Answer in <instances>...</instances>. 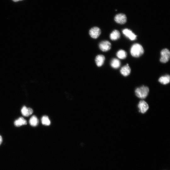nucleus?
<instances>
[{
  "mask_svg": "<svg viewBox=\"0 0 170 170\" xmlns=\"http://www.w3.org/2000/svg\"><path fill=\"white\" fill-rule=\"evenodd\" d=\"M101 31L100 29L96 26L91 28L89 31V34L91 37L93 38H97L100 35Z\"/></svg>",
  "mask_w": 170,
  "mask_h": 170,
  "instance_id": "6",
  "label": "nucleus"
},
{
  "mask_svg": "<svg viewBox=\"0 0 170 170\" xmlns=\"http://www.w3.org/2000/svg\"><path fill=\"white\" fill-rule=\"evenodd\" d=\"M111 47V43L109 41L107 40L102 41L99 44V48L103 52H106L110 50Z\"/></svg>",
  "mask_w": 170,
  "mask_h": 170,
  "instance_id": "5",
  "label": "nucleus"
},
{
  "mask_svg": "<svg viewBox=\"0 0 170 170\" xmlns=\"http://www.w3.org/2000/svg\"><path fill=\"white\" fill-rule=\"evenodd\" d=\"M122 32L126 37L131 40H134L136 38L137 36L129 29L128 28L124 29L122 30Z\"/></svg>",
  "mask_w": 170,
  "mask_h": 170,
  "instance_id": "7",
  "label": "nucleus"
},
{
  "mask_svg": "<svg viewBox=\"0 0 170 170\" xmlns=\"http://www.w3.org/2000/svg\"><path fill=\"white\" fill-rule=\"evenodd\" d=\"M115 21L117 23L124 24L127 21L126 15L123 13H119L116 14L114 18Z\"/></svg>",
  "mask_w": 170,
  "mask_h": 170,
  "instance_id": "4",
  "label": "nucleus"
},
{
  "mask_svg": "<svg viewBox=\"0 0 170 170\" xmlns=\"http://www.w3.org/2000/svg\"><path fill=\"white\" fill-rule=\"evenodd\" d=\"M121 36L120 32L117 30H113L110 34V37L112 41H116L119 39Z\"/></svg>",
  "mask_w": 170,
  "mask_h": 170,
  "instance_id": "13",
  "label": "nucleus"
},
{
  "mask_svg": "<svg viewBox=\"0 0 170 170\" xmlns=\"http://www.w3.org/2000/svg\"><path fill=\"white\" fill-rule=\"evenodd\" d=\"M42 123L43 125L48 126L50 124V121L48 116H43L41 119Z\"/></svg>",
  "mask_w": 170,
  "mask_h": 170,
  "instance_id": "18",
  "label": "nucleus"
},
{
  "mask_svg": "<svg viewBox=\"0 0 170 170\" xmlns=\"http://www.w3.org/2000/svg\"><path fill=\"white\" fill-rule=\"evenodd\" d=\"M116 55L120 59H124L127 57V53L125 50L122 49H120L117 52Z\"/></svg>",
  "mask_w": 170,
  "mask_h": 170,
  "instance_id": "16",
  "label": "nucleus"
},
{
  "mask_svg": "<svg viewBox=\"0 0 170 170\" xmlns=\"http://www.w3.org/2000/svg\"><path fill=\"white\" fill-rule=\"evenodd\" d=\"M29 123L31 126L36 127L38 125L39 121L36 116L33 115L30 119Z\"/></svg>",
  "mask_w": 170,
  "mask_h": 170,
  "instance_id": "17",
  "label": "nucleus"
},
{
  "mask_svg": "<svg viewBox=\"0 0 170 170\" xmlns=\"http://www.w3.org/2000/svg\"><path fill=\"white\" fill-rule=\"evenodd\" d=\"M138 107L139 111L142 113H145L148 109L149 107L147 103L144 101L142 100L139 101Z\"/></svg>",
  "mask_w": 170,
  "mask_h": 170,
  "instance_id": "8",
  "label": "nucleus"
},
{
  "mask_svg": "<svg viewBox=\"0 0 170 170\" xmlns=\"http://www.w3.org/2000/svg\"><path fill=\"white\" fill-rule=\"evenodd\" d=\"M12 0L14 2H17L19 1H22L23 0Z\"/></svg>",
  "mask_w": 170,
  "mask_h": 170,
  "instance_id": "20",
  "label": "nucleus"
},
{
  "mask_svg": "<svg viewBox=\"0 0 170 170\" xmlns=\"http://www.w3.org/2000/svg\"><path fill=\"white\" fill-rule=\"evenodd\" d=\"M3 141L2 138L0 135V145L1 144Z\"/></svg>",
  "mask_w": 170,
  "mask_h": 170,
  "instance_id": "19",
  "label": "nucleus"
},
{
  "mask_svg": "<svg viewBox=\"0 0 170 170\" xmlns=\"http://www.w3.org/2000/svg\"><path fill=\"white\" fill-rule=\"evenodd\" d=\"M130 52L131 55L133 57H139L144 53V49L142 46L138 43H135L131 46Z\"/></svg>",
  "mask_w": 170,
  "mask_h": 170,
  "instance_id": "1",
  "label": "nucleus"
},
{
  "mask_svg": "<svg viewBox=\"0 0 170 170\" xmlns=\"http://www.w3.org/2000/svg\"><path fill=\"white\" fill-rule=\"evenodd\" d=\"M27 124L26 120L22 117H20L14 122V125L16 127H19L22 125H26Z\"/></svg>",
  "mask_w": 170,
  "mask_h": 170,
  "instance_id": "12",
  "label": "nucleus"
},
{
  "mask_svg": "<svg viewBox=\"0 0 170 170\" xmlns=\"http://www.w3.org/2000/svg\"><path fill=\"white\" fill-rule=\"evenodd\" d=\"M158 81L161 84L166 85L170 81V76L168 74H166L161 76L158 79Z\"/></svg>",
  "mask_w": 170,
  "mask_h": 170,
  "instance_id": "14",
  "label": "nucleus"
},
{
  "mask_svg": "<svg viewBox=\"0 0 170 170\" xmlns=\"http://www.w3.org/2000/svg\"><path fill=\"white\" fill-rule=\"evenodd\" d=\"M33 112V110L31 108H27L25 106H24L21 109V113L24 116L28 117Z\"/></svg>",
  "mask_w": 170,
  "mask_h": 170,
  "instance_id": "11",
  "label": "nucleus"
},
{
  "mask_svg": "<svg viewBox=\"0 0 170 170\" xmlns=\"http://www.w3.org/2000/svg\"><path fill=\"white\" fill-rule=\"evenodd\" d=\"M131 71V69L128 64L122 67L120 70V72L121 74L124 76L129 75L130 74Z\"/></svg>",
  "mask_w": 170,
  "mask_h": 170,
  "instance_id": "9",
  "label": "nucleus"
},
{
  "mask_svg": "<svg viewBox=\"0 0 170 170\" xmlns=\"http://www.w3.org/2000/svg\"><path fill=\"white\" fill-rule=\"evenodd\" d=\"M110 65L112 67L116 69L120 67L121 65V62L119 59L114 58L111 60Z\"/></svg>",
  "mask_w": 170,
  "mask_h": 170,
  "instance_id": "15",
  "label": "nucleus"
},
{
  "mask_svg": "<svg viewBox=\"0 0 170 170\" xmlns=\"http://www.w3.org/2000/svg\"><path fill=\"white\" fill-rule=\"evenodd\" d=\"M161 58L160 61L161 62L165 63L167 62L169 60L170 58V52L167 48L162 49L160 52Z\"/></svg>",
  "mask_w": 170,
  "mask_h": 170,
  "instance_id": "3",
  "label": "nucleus"
},
{
  "mask_svg": "<svg viewBox=\"0 0 170 170\" xmlns=\"http://www.w3.org/2000/svg\"><path fill=\"white\" fill-rule=\"evenodd\" d=\"M105 60V58L104 55L99 54L96 57L95 60L97 65L100 67L103 65Z\"/></svg>",
  "mask_w": 170,
  "mask_h": 170,
  "instance_id": "10",
  "label": "nucleus"
},
{
  "mask_svg": "<svg viewBox=\"0 0 170 170\" xmlns=\"http://www.w3.org/2000/svg\"><path fill=\"white\" fill-rule=\"evenodd\" d=\"M149 91L148 87L142 86L137 88L135 91L136 95L141 99L145 98L148 95Z\"/></svg>",
  "mask_w": 170,
  "mask_h": 170,
  "instance_id": "2",
  "label": "nucleus"
}]
</instances>
